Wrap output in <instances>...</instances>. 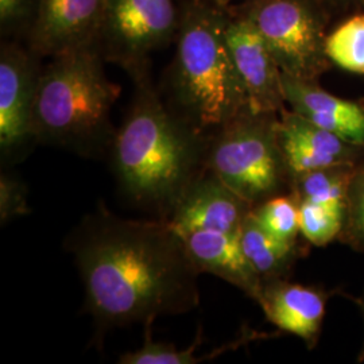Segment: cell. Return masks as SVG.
<instances>
[{"label": "cell", "instance_id": "18", "mask_svg": "<svg viewBox=\"0 0 364 364\" xmlns=\"http://www.w3.org/2000/svg\"><path fill=\"white\" fill-rule=\"evenodd\" d=\"M326 52L332 64L364 75V15L352 16L328 34Z\"/></svg>", "mask_w": 364, "mask_h": 364}, {"label": "cell", "instance_id": "11", "mask_svg": "<svg viewBox=\"0 0 364 364\" xmlns=\"http://www.w3.org/2000/svg\"><path fill=\"white\" fill-rule=\"evenodd\" d=\"M254 207L208 170L196 180L170 212V225L180 235L196 231L240 232Z\"/></svg>", "mask_w": 364, "mask_h": 364}, {"label": "cell", "instance_id": "23", "mask_svg": "<svg viewBox=\"0 0 364 364\" xmlns=\"http://www.w3.org/2000/svg\"><path fill=\"white\" fill-rule=\"evenodd\" d=\"M28 213L26 186L9 174L0 177V220L1 224Z\"/></svg>", "mask_w": 364, "mask_h": 364}, {"label": "cell", "instance_id": "6", "mask_svg": "<svg viewBox=\"0 0 364 364\" xmlns=\"http://www.w3.org/2000/svg\"><path fill=\"white\" fill-rule=\"evenodd\" d=\"M239 13L257 27L282 73L317 80L328 70L326 19L316 0H248Z\"/></svg>", "mask_w": 364, "mask_h": 364}, {"label": "cell", "instance_id": "7", "mask_svg": "<svg viewBox=\"0 0 364 364\" xmlns=\"http://www.w3.org/2000/svg\"><path fill=\"white\" fill-rule=\"evenodd\" d=\"M180 10L174 0H107L95 46L131 78L150 72L151 53L174 42Z\"/></svg>", "mask_w": 364, "mask_h": 364}, {"label": "cell", "instance_id": "8", "mask_svg": "<svg viewBox=\"0 0 364 364\" xmlns=\"http://www.w3.org/2000/svg\"><path fill=\"white\" fill-rule=\"evenodd\" d=\"M39 57L19 42H4L0 50V149L3 158L23 153L33 142V109L41 66Z\"/></svg>", "mask_w": 364, "mask_h": 364}, {"label": "cell", "instance_id": "17", "mask_svg": "<svg viewBox=\"0 0 364 364\" xmlns=\"http://www.w3.org/2000/svg\"><path fill=\"white\" fill-rule=\"evenodd\" d=\"M356 169V165H338L305 173L291 180L294 188L293 196L297 200L321 204L346 215L348 193Z\"/></svg>", "mask_w": 364, "mask_h": 364}, {"label": "cell", "instance_id": "14", "mask_svg": "<svg viewBox=\"0 0 364 364\" xmlns=\"http://www.w3.org/2000/svg\"><path fill=\"white\" fill-rule=\"evenodd\" d=\"M257 302L274 326L299 336L309 347L316 344L326 316L324 291L275 279L263 285Z\"/></svg>", "mask_w": 364, "mask_h": 364}, {"label": "cell", "instance_id": "20", "mask_svg": "<svg viewBox=\"0 0 364 364\" xmlns=\"http://www.w3.org/2000/svg\"><path fill=\"white\" fill-rule=\"evenodd\" d=\"M299 205V231L314 246H326L341 234L346 215L312 201L297 200Z\"/></svg>", "mask_w": 364, "mask_h": 364}, {"label": "cell", "instance_id": "3", "mask_svg": "<svg viewBox=\"0 0 364 364\" xmlns=\"http://www.w3.org/2000/svg\"><path fill=\"white\" fill-rule=\"evenodd\" d=\"M228 16L210 0H185L166 77L168 107L207 138L250 109L227 42Z\"/></svg>", "mask_w": 364, "mask_h": 364}, {"label": "cell", "instance_id": "13", "mask_svg": "<svg viewBox=\"0 0 364 364\" xmlns=\"http://www.w3.org/2000/svg\"><path fill=\"white\" fill-rule=\"evenodd\" d=\"M282 91L290 111L356 146H364V103L338 97L316 80L282 73Z\"/></svg>", "mask_w": 364, "mask_h": 364}, {"label": "cell", "instance_id": "22", "mask_svg": "<svg viewBox=\"0 0 364 364\" xmlns=\"http://www.w3.org/2000/svg\"><path fill=\"white\" fill-rule=\"evenodd\" d=\"M37 0H0V30L3 36L26 33L33 22Z\"/></svg>", "mask_w": 364, "mask_h": 364}, {"label": "cell", "instance_id": "16", "mask_svg": "<svg viewBox=\"0 0 364 364\" xmlns=\"http://www.w3.org/2000/svg\"><path fill=\"white\" fill-rule=\"evenodd\" d=\"M239 237L246 258L263 285L281 279L297 257V243H287L269 234L255 218L254 209L243 223Z\"/></svg>", "mask_w": 364, "mask_h": 364}, {"label": "cell", "instance_id": "5", "mask_svg": "<svg viewBox=\"0 0 364 364\" xmlns=\"http://www.w3.org/2000/svg\"><path fill=\"white\" fill-rule=\"evenodd\" d=\"M278 117L248 109L209 138L207 170L252 207L277 195L290 178Z\"/></svg>", "mask_w": 364, "mask_h": 364}, {"label": "cell", "instance_id": "12", "mask_svg": "<svg viewBox=\"0 0 364 364\" xmlns=\"http://www.w3.org/2000/svg\"><path fill=\"white\" fill-rule=\"evenodd\" d=\"M278 142L290 180L313 170L356 165L362 149L287 109L278 117Z\"/></svg>", "mask_w": 364, "mask_h": 364}, {"label": "cell", "instance_id": "21", "mask_svg": "<svg viewBox=\"0 0 364 364\" xmlns=\"http://www.w3.org/2000/svg\"><path fill=\"white\" fill-rule=\"evenodd\" d=\"M343 231L352 245L364 248V168L352 178Z\"/></svg>", "mask_w": 364, "mask_h": 364}, {"label": "cell", "instance_id": "1", "mask_svg": "<svg viewBox=\"0 0 364 364\" xmlns=\"http://www.w3.org/2000/svg\"><path fill=\"white\" fill-rule=\"evenodd\" d=\"M68 246L102 329L191 312L200 304L201 272L168 220H127L100 208L81 221Z\"/></svg>", "mask_w": 364, "mask_h": 364}, {"label": "cell", "instance_id": "10", "mask_svg": "<svg viewBox=\"0 0 364 364\" xmlns=\"http://www.w3.org/2000/svg\"><path fill=\"white\" fill-rule=\"evenodd\" d=\"M225 36L254 114L279 115L285 108L282 70L259 31L243 14L230 13Z\"/></svg>", "mask_w": 364, "mask_h": 364}, {"label": "cell", "instance_id": "4", "mask_svg": "<svg viewBox=\"0 0 364 364\" xmlns=\"http://www.w3.org/2000/svg\"><path fill=\"white\" fill-rule=\"evenodd\" d=\"M105 63L96 46H87L53 57L41 69L33 109L36 142L82 156L112 146L111 111L120 87L107 76Z\"/></svg>", "mask_w": 364, "mask_h": 364}, {"label": "cell", "instance_id": "15", "mask_svg": "<svg viewBox=\"0 0 364 364\" xmlns=\"http://www.w3.org/2000/svg\"><path fill=\"white\" fill-rule=\"evenodd\" d=\"M181 236L201 273L213 274L248 297L259 299L263 281L246 258L239 232L196 231Z\"/></svg>", "mask_w": 364, "mask_h": 364}, {"label": "cell", "instance_id": "19", "mask_svg": "<svg viewBox=\"0 0 364 364\" xmlns=\"http://www.w3.org/2000/svg\"><path fill=\"white\" fill-rule=\"evenodd\" d=\"M260 225L278 240L296 243L299 231V205L294 196H274L254 209Z\"/></svg>", "mask_w": 364, "mask_h": 364}, {"label": "cell", "instance_id": "2", "mask_svg": "<svg viewBox=\"0 0 364 364\" xmlns=\"http://www.w3.org/2000/svg\"><path fill=\"white\" fill-rule=\"evenodd\" d=\"M132 80L130 109L111 146L112 165L134 203L170 213L207 171L209 138L170 109L150 72Z\"/></svg>", "mask_w": 364, "mask_h": 364}, {"label": "cell", "instance_id": "24", "mask_svg": "<svg viewBox=\"0 0 364 364\" xmlns=\"http://www.w3.org/2000/svg\"><path fill=\"white\" fill-rule=\"evenodd\" d=\"M210 1L218 4V6H221V7H228L235 0H210Z\"/></svg>", "mask_w": 364, "mask_h": 364}, {"label": "cell", "instance_id": "9", "mask_svg": "<svg viewBox=\"0 0 364 364\" xmlns=\"http://www.w3.org/2000/svg\"><path fill=\"white\" fill-rule=\"evenodd\" d=\"M107 0H37L27 46L38 55L57 57L95 46Z\"/></svg>", "mask_w": 364, "mask_h": 364}, {"label": "cell", "instance_id": "25", "mask_svg": "<svg viewBox=\"0 0 364 364\" xmlns=\"http://www.w3.org/2000/svg\"><path fill=\"white\" fill-rule=\"evenodd\" d=\"M362 309H363V313H364V299H363V302H362Z\"/></svg>", "mask_w": 364, "mask_h": 364}]
</instances>
